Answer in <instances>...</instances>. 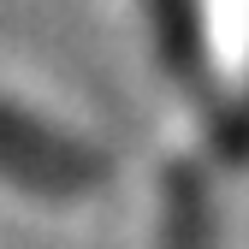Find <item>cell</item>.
Segmentation results:
<instances>
[{
  "label": "cell",
  "instance_id": "3957f363",
  "mask_svg": "<svg viewBox=\"0 0 249 249\" xmlns=\"http://www.w3.org/2000/svg\"><path fill=\"white\" fill-rule=\"evenodd\" d=\"M154 36H160L172 71L196 77V12H190V0H154Z\"/></svg>",
  "mask_w": 249,
  "mask_h": 249
},
{
  "label": "cell",
  "instance_id": "7a4b0ae2",
  "mask_svg": "<svg viewBox=\"0 0 249 249\" xmlns=\"http://www.w3.org/2000/svg\"><path fill=\"white\" fill-rule=\"evenodd\" d=\"M160 237H166V249H213V213H208V196H202V178L184 172V166L166 172Z\"/></svg>",
  "mask_w": 249,
  "mask_h": 249
},
{
  "label": "cell",
  "instance_id": "6da1fadb",
  "mask_svg": "<svg viewBox=\"0 0 249 249\" xmlns=\"http://www.w3.org/2000/svg\"><path fill=\"white\" fill-rule=\"evenodd\" d=\"M0 178L36 196H77L107 178V160L71 131H59V124L0 95Z\"/></svg>",
  "mask_w": 249,
  "mask_h": 249
}]
</instances>
